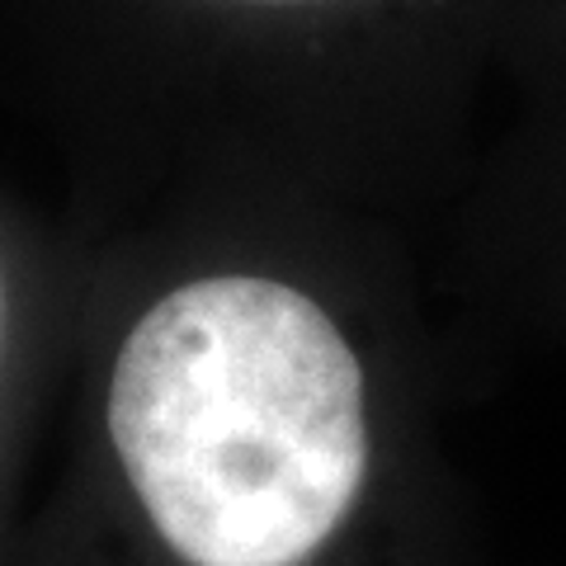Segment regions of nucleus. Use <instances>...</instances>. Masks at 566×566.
I'll return each mask as SVG.
<instances>
[{
	"label": "nucleus",
	"mask_w": 566,
	"mask_h": 566,
	"mask_svg": "<svg viewBox=\"0 0 566 566\" xmlns=\"http://www.w3.org/2000/svg\"><path fill=\"white\" fill-rule=\"evenodd\" d=\"M109 439L137 505L189 566H303L368 468L364 368L307 293L208 274L118 349Z\"/></svg>",
	"instance_id": "nucleus-1"
}]
</instances>
